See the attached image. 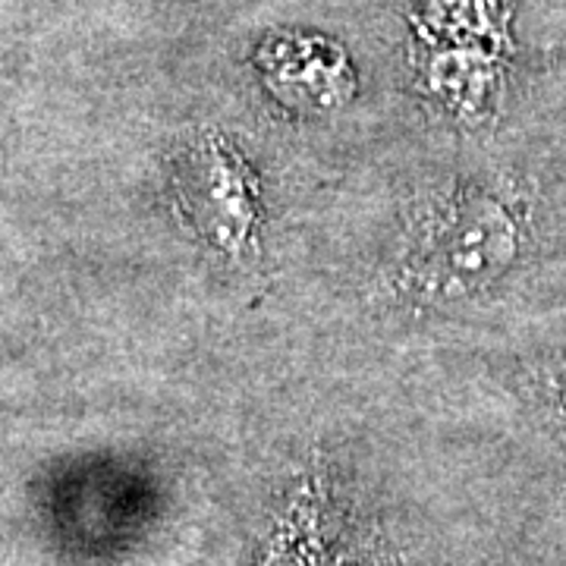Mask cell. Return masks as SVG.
I'll return each instance as SVG.
<instances>
[{
  "label": "cell",
  "instance_id": "2",
  "mask_svg": "<svg viewBox=\"0 0 566 566\" xmlns=\"http://www.w3.org/2000/svg\"><path fill=\"white\" fill-rule=\"evenodd\" d=\"M192 196H199L196 205L211 237L223 245V252H245L252 245V230L259 221L249 170L223 145H208L192 164Z\"/></svg>",
  "mask_w": 566,
  "mask_h": 566
},
{
  "label": "cell",
  "instance_id": "1",
  "mask_svg": "<svg viewBox=\"0 0 566 566\" xmlns=\"http://www.w3.org/2000/svg\"><path fill=\"white\" fill-rule=\"evenodd\" d=\"M538 243L532 192L482 189L465 196L463 208L447 223L428 259V281L463 286V293L488 290L513 274L528 249Z\"/></svg>",
  "mask_w": 566,
  "mask_h": 566
}]
</instances>
